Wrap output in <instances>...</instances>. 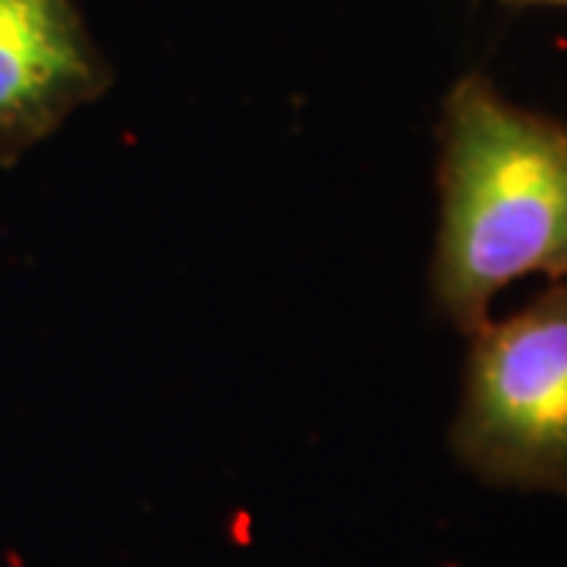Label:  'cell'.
I'll return each mask as SVG.
<instances>
[{
	"instance_id": "cell-1",
	"label": "cell",
	"mask_w": 567,
	"mask_h": 567,
	"mask_svg": "<svg viewBox=\"0 0 567 567\" xmlns=\"http://www.w3.org/2000/svg\"><path fill=\"white\" fill-rule=\"evenodd\" d=\"M527 275L567 278V123L466 73L439 117L432 303L470 338Z\"/></svg>"
},
{
	"instance_id": "cell-2",
	"label": "cell",
	"mask_w": 567,
	"mask_h": 567,
	"mask_svg": "<svg viewBox=\"0 0 567 567\" xmlns=\"http://www.w3.org/2000/svg\"><path fill=\"white\" fill-rule=\"evenodd\" d=\"M451 451L488 486L567 495V278L470 334Z\"/></svg>"
},
{
	"instance_id": "cell-3",
	"label": "cell",
	"mask_w": 567,
	"mask_h": 567,
	"mask_svg": "<svg viewBox=\"0 0 567 567\" xmlns=\"http://www.w3.org/2000/svg\"><path fill=\"white\" fill-rule=\"evenodd\" d=\"M111 85L80 0H0V164H17Z\"/></svg>"
},
{
	"instance_id": "cell-4",
	"label": "cell",
	"mask_w": 567,
	"mask_h": 567,
	"mask_svg": "<svg viewBox=\"0 0 567 567\" xmlns=\"http://www.w3.org/2000/svg\"><path fill=\"white\" fill-rule=\"evenodd\" d=\"M514 3H567V0H514Z\"/></svg>"
}]
</instances>
